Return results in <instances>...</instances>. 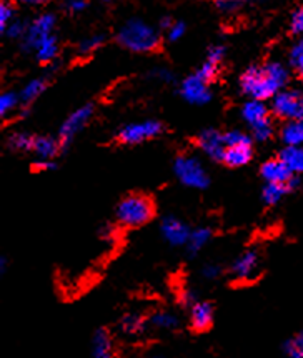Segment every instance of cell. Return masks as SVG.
<instances>
[{
	"instance_id": "35",
	"label": "cell",
	"mask_w": 303,
	"mask_h": 358,
	"mask_svg": "<svg viewBox=\"0 0 303 358\" xmlns=\"http://www.w3.org/2000/svg\"><path fill=\"white\" fill-rule=\"evenodd\" d=\"M290 62L297 69V72L303 77V41L297 42L290 50Z\"/></svg>"
},
{
	"instance_id": "47",
	"label": "cell",
	"mask_w": 303,
	"mask_h": 358,
	"mask_svg": "<svg viewBox=\"0 0 303 358\" xmlns=\"http://www.w3.org/2000/svg\"><path fill=\"white\" fill-rule=\"evenodd\" d=\"M104 2H112V0H104Z\"/></svg>"
},
{
	"instance_id": "22",
	"label": "cell",
	"mask_w": 303,
	"mask_h": 358,
	"mask_svg": "<svg viewBox=\"0 0 303 358\" xmlns=\"http://www.w3.org/2000/svg\"><path fill=\"white\" fill-rule=\"evenodd\" d=\"M290 189L288 183H275V182H267L265 187L262 190V200L267 205H275L282 200Z\"/></svg>"
},
{
	"instance_id": "17",
	"label": "cell",
	"mask_w": 303,
	"mask_h": 358,
	"mask_svg": "<svg viewBox=\"0 0 303 358\" xmlns=\"http://www.w3.org/2000/svg\"><path fill=\"white\" fill-rule=\"evenodd\" d=\"M62 148L59 138L52 137H35L34 138V147L32 152L38 157L41 160H52Z\"/></svg>"
},
{
	"instance_id": "21",
	"label": "cell",
	"mask_w": 303,
	"mask_h": 358,
	"mask_svg": "<svg viewBox=\"0 0 303 358\" xmlns=\"http://www.w3.org/2000/svg\"><path fill=\"white\" fill-rule=\"evenodd\" d=\"M57 54H59V42H57V37L52 34L43 38V41L38 43V47L35 49V57H37L38 62L48 64L55 59Z\"/></svg>"
},
{
	"instance_id": "5",
	"label": "cell",
	"mask_w": 303,
	"mask_h": 358,
	"mask_svg": "<svg viewBox=\"0 0 303 358\" xmlns=\"http://www.w3.org/2000/svg\"><path fill=\"white\" fill-rule=\"evenodd\" d=\"M272 110L282 120L303 119V97L295 90H280L272 99Z\"/></svg>"
},
{
	"instance_id": "39",
	"label": "cell",
	"mask_w": 303,
	"mask_h": 358,
	"mask_svg": "<svg viewBox=\"0 0 303 358\" xmlns=\"http://www.w3.org/2000/svg\"><path fill=\"white\" fill-rule=\"evenodd\" d=\"M290 30L293 34H297V36H302L303 34V7L293 12L292 20H290Z\"/></svg>"
},
{
	"instance_id": "25",
	"label": "cell",
	"mask_w": 303,
	"mask_h": 358,
	"mask_svg": "<svg viewBox=\"0 0 303 358\" xmlns=\"http://www.w3.org/2000/svg\"><path fill=\"white\" fill-rule=\"evenodd\" d=\"M7 145L8 148H12V150H17V152L32 150L34 137L27 132H14L8 135Z\"/></svg>"
},
{
	"instance_id": "42",
	"label": "cell",
	"mask_w": 303,
	"mask_h": 358,
	"mask_svg": "<svg viewBox=\"0 0 303 358\" xmlns=\"http://www.w3.org/2000/svg\"><path fill=\"white\" fill-rule=\"evenodd\" d=\"M152 77H155L157 80H160V82H172L174 80V73L170 72L169 69H164V67L155 69V71L152 72Z\"/></svg>"
},
{
	"instance_id": "40",
	"label": "cell",
	"mask_w": 303,
	"mask_h": 358,
	"mask_svg": "<svg viewBox=\"0 0 303 358\" xmlns=\"http://www.w3.org/2000/svg\"><path fill=\"white\" fill-rule=\"evenodd\" d=\"M62 7L64 10L70 12V14H78V12L87 8V0H64Z\"/></svg>"
},
{
	"instance_id": "7",
	"label": "cell",
	"mask_w": 303,
	"mask_h": 358,
	"mask_svg": "<svg viewBox=\"0 0 303 358\" xmlns=\"http://www.w3.org/2000/svg\"><path fill=\"white\" fill-rule=\"evenodd\" d=\"M164 132V125L157 120H145L139 122V124H130L124 127L118 134V141L125 145H137L145 141L159 137Z\"/></svg>"
},
{
	"instance_id": "27",
	"label": "cell",
	"mask_w": 303,
	"mask_h": 358,
	"mask_svg": "<svg viewBox=\"0 0 303 358\" xmlns=\"http://www.w3.org/2000/svg\"><path fill=\"white\" fill-rule=\"evenodd\" d=\"M120 329L127 335H137L143 330V320L142 317H139L137 313H129L122 318Z\"/></svg>"
},
{
	"instance_id": "48",
	"label": "cell",
	"mask_w": 303,
	"mask_h": 358,
	"mask_svg": "<svg viewBox=\"0 0 303 358\" xmlns=\"http://www.w3.org/2000/svg\"><path fill=\"white\" fill-rule=\"evenodd\" d=\"M248 2H250V0H248Z\"/></svg>"
},
{
	"instance_id": "13",
	"label": "cell",
	"mask_w": 303,
	"mask_h": 358,
	"mask_svg": "<svg viewBox=\"0 0 303 358\" xmlns=\"http://www.w3.org/2000/svg\"><path fill=\"white\" fill-rule=\"evenodd\" d=\"M260 268V257L255 250H248L232 264V273L237 280H252Z\"/></svg>"
},
{
	"instance_id": "9",
	"label": "cell",
	"mask_w": 303,
	"mask_h": 358,
	"mask_svg": "<svg viewBox=\"0 0 303 358\" xmlns=\"http://www.w3.org/2000/svg\"><path fill=\"white\" fill-rule=\"evenodd\" d=\"M92 115H94V106H83L70 113L59 130V141L62 143V147H67L76 138V135L89 124Z\"/></svg>"
},
{
	"instance_id": "44",
	"label": "cell",
	"mask_w": 303,
	"mask_h": 358,
	"mask_svg": "<svg viewBox=\"0 0 303 358\" xmlns=\"http://www.w3.org/2000/svg\"><path fill=\"white\" fill-rule=\"evenodd\" d=\"M37 169H41V170H54L55 169V164L52 160H41L37 164Z\"/></svg>"
},
{
	"instance_id": "23",
	"label": "cell",
	"mask_w": 303,
	"mask_h": 358,
	"mask_svg": "<svg viewBox=\"0 0 303 358\" xmlns=\"http://www.w3.org/2000/svg\"><path fill=\"white\" fill-rule=\"evenodd\" d=\"M47 89L45 78H34L27 85H24V89L20 90V103L29 106L34 100H37L43 94V90Z\"/></svg>"
},
{
	"instance_id": "34",
	"label": "cell",
	"mask_w": 303,
	"mask_h": 358,
	"mask_svg": "<svg viewBox=\"0 0 303 358\" xmlns=\"http://www.w3.org/2000/svg\"><path fill=\"white\" fill-rule=\"evenodd\" d=\"M247 2L248 0H215V6L223 14H234V12L240 10Z\"/></svg>"
},
{
	"instance_id": "29",
	"label": "cell",
	"mask_w": 303,
	"mask_h": 358,
	"mask_svg": "<svg viewBox=\"0 0 303 358\" xmlns=\"http://www.w3.org/2000/svg\"><path fill=\"white\" fill-rule=\"evenodd\" d=\"M104 42H105V37L102 34H94V36L83 38V41L78 43V54L82 55L94 54L95 50H99L100 47L104 45Z\"/></svg>"
},
{
	"instance_id": "31",
	"label": "cell",
	"mask_w": 303,
	"mask_h": 358,
	"mask_svg": "<svg viewBox=\"0 0 303 358\" xmlns=\"http://www.w3.org/2000/svg\"><path fill=\"white\" fill-rule=\"evenodd\" d=\"M283 352L292 358H303V331H300L295 338L285 342Z\"/></svg>"
},
{
	"instance_id": "18",
	"label": "cell",
	"mask_w": 303,
	"mask_h": 358,
	"mask_svg": "<svg viewBox=\"0 0 303 358\" xmlns=\"http://www.w3.org/2000/svg\"><path fill=\"white\" fill-rule=\"evenodd\" d=\"M112 337L105 329H99L92 338V355L95 358H111L112 357Z\"/></svg>"
},
{
	"instance_id": "14",
	"label": "cell",
	"mask_w": 303,
	"mask_h": 358,
	"mask_svg": "<svg viewBox=\"0 0 303 358\" xmlns=\"http://www.w3.org/2000/svg\"><path fill=\"white\" fill-rule=\"evenodd\" d=\"M252 143H240V145L227 147L222 162L228 167H244L252 160Z\"/></svg>"
},
{
	"instance_id": "12",
	"label": "cell",
	"mask_w": 303,
	"mask_h": 358,
	"mask_svg": "<svg viewBox=\"0 0 303 358\" xmlns=\"http://www.w3.org/2000/svg\"><path fill=\"white\" fill-rule=\"evenodd\" d=\"M160 230H162V235H164V238L174 247L187 245L188 237H190V230H188V227L175 217H165L164 220H162Z\"/></svg>"
},
{
	"instance_id": "33",
	"label": "cell",
	"mask_w": 303,
	"mask_h": 358,
	"mask_svg": "<svg viewBox=\"0 0 303 358\" xmlns=\"http://www.w3.org/2000/svg\"><path fill=\"white\" fill-rule=\"evenodd\" d=\"M25 32H27V25L19 19H14L7 25V29L3 30V36L8 38H22L25 36Z\"/></svg>"
},
{
	"instance_id": "3",
	"label": "cell",
	"mask_w": 303,
	"mask_h": 358,
	"mask_svg": "<svg viewBox=\"0 0 303 358\" xmlns=\"http://www.w3.org/2000/svg\"><path fill=\"white\" fill-rule=\"evenodd\" d=\"M115 215L120 225L137 229V227H142L152 220L153 203L150 199L143 197V195L132 194L118 203Z\"/></svg>"
},
{
	"instance_id": "46",
	"label": "cell",
	"mask_w": 303,
	"mask_h": 358,
	"mask_svg": "<svg viewBox=\"0 0 303 358\" xmlns=\"http://www.w3.org/2000/svg\"><path fill=\"white\" fill-rule=\"evenodd\" d=\"M172 24H174V20L170 19V17H162L160 19V29L169 30L170 27H172Z\"/></svg>"
},
{
	"instance_id": "30",
	"label": "cell",
	"mask_w": 303,
	"mask_h": 358,
	"mask_svg": "<svg viewBox=\"0 0 303 358\" xmlns=\"http://www.w3.org/2000/svg\"><path fill=\"white\" fill-rule=\"evenodd\" d=\"M250 130H252L253 141L267 142L272 137V134H274V125H272L270 119H265V120L258 122V124L250 127Z\"/></svg>"
},
{
	"instance_id": "28",
	"label": "cell",
	"mask_w": 303,
	"mask_h": 358,
	"mask_svg": "<svg viewBox=\"0 0 303 358\" xmlns=\"http://www.w3.org/2000/svg\"><path fill=\"white\" fill-rule=\"evenodd\" d=\"M20 103V95L14 94V92H3L0 97V113L3 119H7L8 113L17 110V106Z\"/></svg>"
},
{
	"instance_id": "2",
	"label": "cell",
	"mask_w": 303,
	"mask_h": 358,
	"mask_svg": "<svg viewBox=\"0 0 303 358\" xmlns=\"http://www.w3.org/2000/svg\"><path fill=\"white\" fill-rule=\"evenodd\" d=\"M117 42L135 54H148L160 45L159 32L142 19L127 20L117 32Z\"/></svg>"
},
{
	"instance_id": "20",
	"label": "cell",
	"mask_w": 303,
	"mask_h": 358,
	"mask_svg": "<svg viewBox=\"0 0 303 358\" xmlns=\"http://www.w3.org/2000/svg\"><path fill=\"white\" fill-rule=\"evenodd\" d=\"M280 135L285 145H303V119L287 120Z\"/></svg>"
},
{
	"instance_id": "41",
	"label": "cell",
	"mask_w": 303,
	"mask_h": 358,
	"mask_svg": "<svg viewBox=\"0 0 303 358\" xmlns=\"http://www.w3.org/2000/svg\"><path fill=\"white\" fill-rule=\"evenodd\" d=\"M223 57H225V47L223 45H213L212 49L209 50L207 60H212L215 64H222Z\"/></svg>"
},
{
	"instance_id": "24",
	"label": "cell",
	"mask_w": 303,
	"mask_h": 358,
	"mask_svg": "<svg viewBox=\"0 0 303 358\" xmlns=\"http://www.w3.org/2000/svg\"><path fill=\"white\" fill-rule=\"evenodd\" d=\"M212 238V230L210 229H197L190 232V237H188L187 242V250L190 255H195L200 250H204L205 245L210 242Z\"/></svg>"
},
{
	"instance_id": "6",
	"label": "cell",
	"mask_w": 303,
	"mask_h": 358,
	"mask_svg": "<svg viewBox=\"0 0 303 358\" xmlns=\"http://www.w3.org/2000/svg\"><path fill=\"white\" fill-rule=\"evenodd\" d=\"M55 29L54 14H41L27 25V32L20 38L22 49L27 52H35L43 38L52 36Z\"/></svg>"
},
{
	"instance_id": "15",
	"label": "cell",
	"mask_w": 303,
	"mask_h": 358,
	"mask_svg": "<svg viewBox=\"0 0 303 358\" xmlns=\"http://www.w3.org/2000/svg\"><path fill=\"white\" fill-rule=\"evenodd\" d=\"M213 320V308L209 302H195L192 305L190 323L193 330L204 331L212 325Z\"/></svg>"
},
{
	"instance_id": "43",
	"label": "cell",
	"mask_w": 303,
	"mask_h": 358,
	"mask_svg": "<svg viewBox=\"0 0 303 358\" xmlns=\"http://www.w3.org/2000/svg\"><path fill=\"white\" fill-rule=\"evenodd\" d=\"M207 280H213V278H217L218 275H220V268L217 267V265H207V267L204 268V272H202Z\"/></svg>"
},
{
	"instance_id": "32",
	"label": "cell",
	"mask_w": 303,
	"mask_h": 358,
	"mask_svg": "<svg viewBox=\"0 0 303 358\" xmlns=\"http://www.w3.org/2000/svg\"><path fill=\"white\" fill-rule=\"evenodd\" d=\"M15 19V10L14 6L10 3V0H2L0 3V30H6L7 25Z\"/></svg>"
},
{
	"instance_id": "37",
	"label": "cell",
	"mask_w": 303,
	"mask_h": 358,
	"mask_svg": "<svg viewBox=\"0 0 303 358\" xmlns=\"http://www.w3.org/2000/svg\"><path fill=\"white\" fill-rule=\"evenodd\" d=\"M218 67H220V64H215V62H212V60H205L204 65H202L199 71H197V73H199L202 78H205L207 82H212L213 78L217 77Z\"/></svg>"
},
{
	"instance_id": "4",
	"label": "cell",
	"mask_w": 303,
	"mask_h": 358,
	"mask_svg": "<svg viewBox=\"0 0 303 358\" xmlns=\"http://www.w3.org/2000/svg\"><path fill=\"white\" fill-rule=\"evenodd\" d=\"M175 176L183 185L190 187V189L204 190L210 185L209 172L205 170L204 164L193 155H180L175 159L174 164Z\"/></svg>"
},
{
	"instance_id": "26",
	"label": "cell",
	"mask_w": 303,
	"mask_h": 358,
	"mask_svg": "<svg viewBox=\"0 0 303 358\" xmlns=\"http://www.w3.org/2000/svg\"><path fill=\"white\" fill-rule=\"evenodd\" d=\"M150 323L155 327V329L172 330L178 325V320H177V317L172 315V313H169V312H157L152 315Z\"/></svg>"
},
{
	"instance_id": "19",
	"label": "cell",
	"mask_w": 303,
	"mask_h": 358,
	"mask_svg": "<svg viewBox=\"0 0 303 358\" xmlns=\"http://www.w3.org/2000/svg\"><path fill=\"white\" fill-rule=\"evenodd\" d=\"M280 160L292 170L293 173H303V145H285L280 152Z\"/></svg>"
},
{
	"instance_id": "36",
	"label": "cell",
	"mask_w": 303,
	"mask_h": 358,
	"mask_svg": "<svg viewBox=\"0 0 303 358\" xmlns=\"http://www.w3.org/2000/svg\"><path fill=\"white\" fill-rule=\"evenodd\" d=\"M223 138H225L227 147L240 145V143H252V138L247 134L240 132V130H230V132L223 134Z\"/></svg>"
},
{
	"instance_id": "10",
	"label": "cell",
	"mask_w": 303,
	"mask_h": 358,
	"mask_svg": "<svg viewBox=\"0 0 303 358\" xmlns=\"http://www.w3.org/2000/svg\"><path fill=\"white\" fill-rule=\"evenodd\" d=\"M260 176L265 182H275V183H288L290 189H295L298 185V178L295 173L290 170L285 162L280 159L269 160L262 165Z\"/></svg>"
},
{
	"instance_id": "1",
	"label": "cell",
	"mask_w": 303,
	"mask_h": 358,
	"mask_svg": "<svg viewBox=\"0 0 303 358\" xmlns=\"http://www.w3.org/2000/svg\"><path fill=\"white\" fill-rule=\"evenodd\" d=\"M288 82V71L280 62L252 65L240 77V89L250 99L269 100L283 90Z\"/></svg>"
},
{
	"instance_id": "11",
	"label": "cell",
	"mask_w": 303,
	"mask_h": 358,
	"mask_svg": "<svg viewBox=\"0 0 303 358\" xmlns=\"http://www.w3.org/2000/svg\"><path fill=\"white\" fill-rule=\"evenodd\" d=\"M197 142H199V147L202 148V152H204L209 159H212L215 162H222L223 154H225V148H227L223 134H220L215 129H207L204 130V132H200Z\"/></svg>"
},
{
	"instance_id": "45",
	"label": "cell",
	"mask_w": 303,
	"mask_h": 358,
	"mask_svg": "<svg viewBox=\"0 0 303 358\" xmlns=\"http://www.w3.org/2000/svg\"><path fill=\"white\" fill-rule=\"evenodd\" d=\"M15 2H20V3H24V6H32V7H38V6H43V3H45L47 0H15Z\"/></svg>"
},
{
	"instance_id": "16",
	"label": "cell",
	"mask_w": 303,
	"mask_h": 358,
	"mask_svg": "<svg viewBox=\"0 0 303 358\" xmlns=\"http://www.w3.org/2000/svg\"><path fill=\"white\" fill-rule=\"evenodd\" d=\"M241 117H244V120L247 122L248 127H252L258 124V122L269 119V108L263 103V100L250 99L241 107Z\"/></svg>"
},
{
	"instance_id": "8",
	"label": "cell",
	"mask_w": 303,
	"mask_h": 358,
	"mask_svg": "<svg viewBox=\"0 0 303 358\" xmlns=\"http://www.w3.org/2000/svg\"><path fill=\"white\" fill-rule=\"evenodd\" d=\"M210 82L202 78L199 73H193V76L187 77L185 80L180 85V95L187 100L188 103L193 106H205L212 100V90L209 87Z\"/></svg>"
},
{
	"instance_id": "38",
	"label": "cell",
	"mask_w": 303,
	"mask_h": 358,
	"mask_svg": "<svg viewBox=\"0 0 303 358\" xmlns=\"http://www.w3.org/2000/svg\"><path fill=\"white\" fill-rule=\"evenodd\" d=\"M185 30H187V25L183 24V22H174L172 27L167 30V37H169L170 42H177L185 36Z\"/></svg>"
}]
</instances>
